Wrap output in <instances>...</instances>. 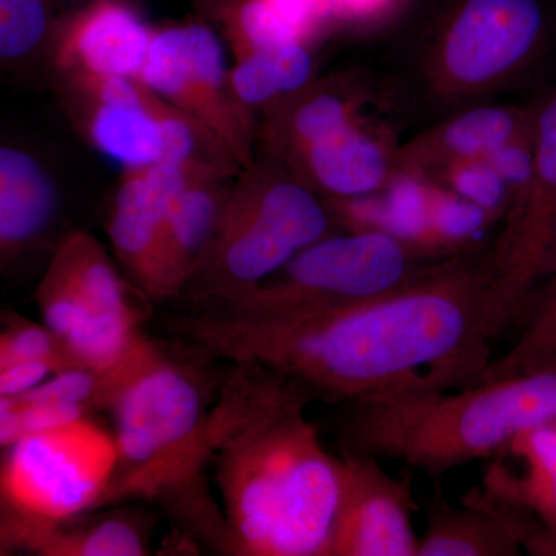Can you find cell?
<instances>
[{
	"instance_id": "1",
	"label": "cell",
	"mask_w": 556,
	"mask_h": 556,
	"mask_svg": "<svg viewBox=\"0 0 556 556\" xmlns=\"http://www.w3.org/2000/svg\"><path fill=\"white\" fill-rule=\"evenodd\" d=\"M166 329L214 361L255 362L314 402L342 405L471 386L506 331L486 254L441 260L350 305L281 314L188 308Z\"/></svg>"
},
{
	"instance_id": "2",
	"label": "cell",
	"mask_w": 556,
	"mask_h": 556,
	"mask_svg": "<svg viewBox=\"0 0 556 556\" xmlns=\"http://www.w3.org/2000/svg\"><path fill=\"white\" fill-rule=\"evenodd\" d=\"M206 424L228 548L244 556H325L343 457L306 417L313 397L255 362H237Z\"/></svg>"
},
{
	"instance_id": "3",
	"label": "cell",
	"mask_w": 556,
	"mask_h": 556,
	"mask_svg": "<svg viewBox=\"0 0 556 556\" xmlns=\"http://www.w3.org/2000/svg\"><path fill=\"white\" fill-rule=\"evenodd\" d=\"M556 424V367L453 390L348 404L343 455L391 459L442 478L501 455L526 431Z\"/></svg>"
},
{
	"instance_id": "4",
	"label": "cell",
	"mask_w": 556,
	"mask_h": 556,
	"mask_svg": "<svg viewBox=\"0 0 556 556\" xmlns=\"http://www.w3.org/2000/svg\"><path fill=\"white\" fill-rule=\"evenodd\" d=\"M193 365L159 346L110 405L118 466L100 508L126 500L174 501L186 514L192 507L204 535L219 541L225 518L208 508L199 489L214 402Z\"/></svg>"
},
{
	"instance_id": "5",
	"label": "cell",
	"mask_w": 556,
	"mask_h": 556,
	"mask_svg": "<svg viewBox=\"0 0 556 556\" xmlns=\"http://www.w3.org/2000/svg\"><path fill=\"white\" fill-rule=\"evenodd\" d=\"M336 228L325 200L262 153L230 182L211 248L181 295L188 308L239 298Z\"/></svg>"
},
{
	"instance_id": "6",
	"label": "cell",
	"mask_w": 556,
	"mask_h": 556,
	"mask_svg": "<svg viewBox=\"0 0 556 556\" xmlns=\"http://www.w3.org/2000/svg\"><path fill=\"white\" fill-rule=\"evenodd\" d=\"M548 35L543 0H453L417 58L424 94L448 109L493 97L536 64Z\"/></svg>"
},
{
	"instance_id": "7",
	"label": "cell",
	"mask_w": 556,
	"mask_h": 556,
	"mask_svg": "<svg viewBox=\"0 0 556 556\" xmlns=\"http://www.w3.org/2000/svg\"><path fill=\"white\" fill-rule=\"evenodd\" d=\"M130 289L100 241L75 230L58 244L35 302L40 321L80 367L113 369L130 364L153 343L142 334V316L131 299L138 291Z\"/></svg>"
},
{
	"instance_id": "8",
	"label": "cell",
	"mask_w": 556,
	"mask_h": 556,
	"mask_svg": "<svg viewBox=\"0 0 556 556\" xmlns=\"http://www.w3.org/2000/svg\"><path fill=\"white\" fill-rule=\"evenodd\" d=\"M2 548L100 508L118 466L113 430L86 416L3 448Z\"/></svg>"
},
{
	"instance_id": "9",
	"label": "cell",
	"mask_w": 556,
	"mask_h": 556,
	"mask_svg": "<svg viewBox=\"0 0 556 556\" xmlns=\"http://www.w3.org/2000/svg\"><path fill=\"white\" fill-rule=\"evenodd\" d=\"M441 260L386 230H343L309 244L239 298L195 308L281 314L350 305L402 287Z\"/></svg>"
},
{
	"instance_id": "10",
	"label": "cell",
	"mask_w": 556,
	"mask_h": 556,
	"mask_svg": "<svg viewBox=\"0 0 556 556\" xmlns=\"http://www.w3.org/2000/svg\"><path fill=\"white\" fill-rule=\"evenodd\" d=\"M138 79L200 121L232 153L241 169L254 164L258 123L233 97L225 51L208 25L186 22L153 30Z\"/></svg>"
},
{
	"instance_id": "11",
	"label": "cell",
	"mask_w": 556,
	"mask_h": 556,
	"mask_svg": "<svg viewBox=\"0 0 556 556\" xmlns=\"http://www.w3.org/2000/svg\"><path fill=\"white\" fill-rule=\"evenodd\" d=\"M486 260L507 331L556 266V87L533 105L529 179L508 207Z\"/></svg>"
},
{
	"instance_id": "12",
	"label": "cell",
	"mask_w": 556,
	"mask_h": 556,
	"mask_svg": "<svg viewBox=\"0 0 556 556\" xmlns=\"http://www.w3.org/2000/svg\"><path fill=\"white\" fill-rule=\"evenodd\" d=\"M343 489L325 556H417L409 478L371 456L343 455Z\"/></svg>"
},
{
	"instance_id": "13",
	"label": "cell",
	"mask_w": 556,
	"mask_h": 556,
	"mask_svg": "<svg viewBox=\"0 0 556 556\" xmlns=\"http://www.w3.org/2000/svg\"><path fill=\"white\" fill-rule=\"evenodd\" d=\"M152 36L130 0H89L58 22L51 64L58 76L138 78Z\"/></svg>"
},
{
	"instance_id": "14",
	"label": "cell",
	"mask_w": 556,
	"mask_h": 556,
	"mask_svg": "<svg viewBox=\"0 0 556 556\" xmlns=\"http://www.w3.org/2000/svg\"><path fill=\"white\" fill-rule=\"evenodd\" d=\"M396 137L371 116L278 160L321 199H361L397 178Z\"/></svg>"
},
{
	"instance_id": "15",
	"label": "cell",
	"mask_w": 556,
	"mask_h": 556,
	"mask_svg": "<svg viewBox=\"0 0 556 556\" xmlns=\"http://www.w3.org/2000/svg\"><path fill=\"white\" fill-rule=\"evenodd\" d=\"M533 105L475 104L402 142L397 177L431 179L466 161L489 160L532 135Z\"/></svg>"
},
{
	"instance_id": "16",
	"label": "cell",
	"mask_w": 556,
	"mask_h": 556,
	"mask_svg": "<svg viewBox=\"0 0 556 556\" xmlns=\"http://www.w3.org/2000/svg\"><path fill=\"white\" fill-rule=\"evenodd\" d=\"M375 87L358 72L311 80L295 93L262 110L258 139L263 153L285 160L318 139L367 118Z\"/></svg>"
},
{
	"instance_id": "17",
	"label": "cell",
	"mask_w": 556,
	"mask_h": 556,
	"mask_svg": "<svg viewBox=\"0 0 556 556\" xmlns=\"http://www.w3.org/2000/svg\"><path fill=\"white\" fill-rule=\"evenodd\" d=\"M492 500L486 496L485 501L457 508L438 496L427 514L417 556L521 555L541 532V526L521 508L495 496Z\"/></svg>"
},
{
	"instance_id": "18",
	"label": "cell",
	"mask_w": 556,
	"mask_h": 556,
	"mask_svg": "<svg viewBox=\"0 0 556 556\" xmlns=\"http://www.w3.org/2000/svg\"><path fill=\"white\" fill-rule=\"evenodd\" d=\"M170 204L161 199L138 169H124L105 230L124 276L142 298L159 300L161 244Z\"/></svg>"
},
{
	"instance_id": "19",
	"label": "cell",
	"mask_w": 556,
	"mask_h": 556,
	"mask_svg": "<svg viewBox=\"0 0 556 556\" xmlns=\"http://www.w3.org/2000/svg\"><path fill=\"white\" fill-rule=\"evenodd\" d=\"M62 90L70 116L98 152L124 169L159 163L160 131L149 110L144 83L141 97L127 102L100 100L67 86Z\"/></svg>"
},
{
	"instance_id": "20",
	"label": "cell",
	"mask_w": 556,
	"mask_h": 556,
	"mask_svg": "<svg viewBox=\"0 0 556 556\" xmlns=\"http://www.w3.org/2000/svg\"><path fill=\"white\" fill-rule=\"evenodd\" d=\"M58 192L35 156L13 146L0 149V252L2 262L30 251L53 225Z\"/></svg>"
},
{
	"instance_id": "21",
	"label": "cell",
	"mask_w": 556,
	"mask_h": 556,
	"mask_svg": "<svg viewBox=\"0 0 556 556\" xmlns=\"http://www.w3.org/2000/svg\"><path fill=\"white\" fill-rule=\"evenodd\" d=\"M504 452L521 464V471L492 470L490 495L521 508L541 526L530 554L556 555V424L526 431Z\"/></svg>"
},
{
	"instance_id": "22",
	"label": "cell",
	"mask_w": 556,
	"mask_h": 556,
	"mask_svg": "<svg viewBox=\"0 0 556 556\" xmlns=\"http://www.w3.org/2000/svg\"><path fill=\"white\" fill-rule=\"evenodd\" d=\"M204 182L186 190L169 208L161 244L159 300L181 298L211 248L230 182Z\"/></svg>"
},
{
	"instance_id": "23",
	"label": "cell",
	"mask_w": 556,
	"mask_h": 556,
	"mask_svg": "<svg viewBox=\"0 0 556 556\" xmlns=\"http://www.w3.org/2000/svg\"><path fill=\"white\" fill-rule=\"evenodd\" d=\"M7 548L43 556H141L149 554V540L130 515H104L90 521L80 522L78 517L33 530Z\"/></svg>"
},
{
	"instance_id": "24",
	"label": "cell",
	"mask_w": 556,
	"mask_h": 556,
	"mask_svg": "<svg viewBox=\"0 0 556 556\" xmlns=\"http://www.w3.org/2000/svg\"><path fill=\"white\" fill-rule=\"evenodd\" d=\"M316 70L311 43L298 40L236 61L229 70L230 89L241 108L254 113L308 86Z\"/></svg>"
},
{
	"instance_id": "25",
	"label": "cell",
	"mask_w": 556,
	"mask_h": 556,
	"mask_svg": "<svg viewBox=\"0 0 556 556\" xmlns=\"http://www.w3.org/2000/svg\"><path fill=\"white\" fill-rule=\"evenodd\" d=\"M515 325L514 345L493 358L477 382L556 367V266L526 300Z\"/></svg>"
},
{
	"instance_id": "26",
	"label": "cell",
	"mask_w": 556,
	"mask_h": 556,
	"mask_svg": "<svg viewBox=\"0 0 556 556\" xmlns=\"http://www.w3.org/2000/svg\"><path fill=\"white\" fill-rule=\"evenodd\" d=\"M58 0H0V58L16 68L49 53L60 20Z\"/></svg>"
},
{
	"instance_id": "27",
	"label": "cell",
	"mask_w": 556,
	"mask_h": 556,
	"mask_svg": "<svg viewBox=\"0 0 556 556\" xmlns=\"http://www.w3.org/2000/svg\"><path fill=\"white\" fill-rule=\"evenodd\" d=\"M20 362H42L54 372L80 367L67 346L42 321L35 324L27 318L9 317L0 336V368Z\"/></svg>"
},
{
	"instance_id": "28",
	"label": "cell",
	"mask_w": 556,
	"mask_h": 556,
	"mask_svg": "<svg viewBox=\"0 0 556 556\" xmlns=\"http://www.w3.org/2000/svg\"><path fill=\"white\" fill-rule=\"evenodd\" d=\"M433 178L438 179L441 188L484 208L493 218L506 217L511 200L510 189L489 160L453 164Z\"/></svg>"
},
{
	"instance_id": "29",
	"label": "cell",
	"mask_w": 556,
	"mask_h": 556,
	"mask_svg": "<svg viewBox=\"0 0 556 556\" xmlns=\"http://www.w3.org/2000/svg\"><path fill=\"white\" fill-rule=\"evenodd\" d=\"M86 416L91 415L76 405L0 397V445L11 447L30 434L64 427Z\"/></svg>"
},
{
	"instance_id": "30",
	"label": "cell",
	"mask_w": 556,
	"mask_h": 556,
	"mask_svg": "<svg viewBox=\"0 0 556 556\" xmlns=\"http://www.w3.org/2000/svg\"><path fill=\"white\" fill-rule=\"evenodd\" d=\"M56 375L42 362H20L0 368V397H16L35 390L51 376Z\"/></svg>"
},
{
	"instance_id": "31",
	"label": "cell",
	"mask_w": 556,
	"mask_h": 556,
	"mask_svg": "<svg viewBox=\"0 0 556 556\" xmlns=\"http://www.w3.org/2000/svg\"><path fill=\"white\" fill-rule=\"evenodd\" d=\"M394 0H328L329 21L361 22L376 21L391 10Z\"/></svg>"
}]
</instances>
